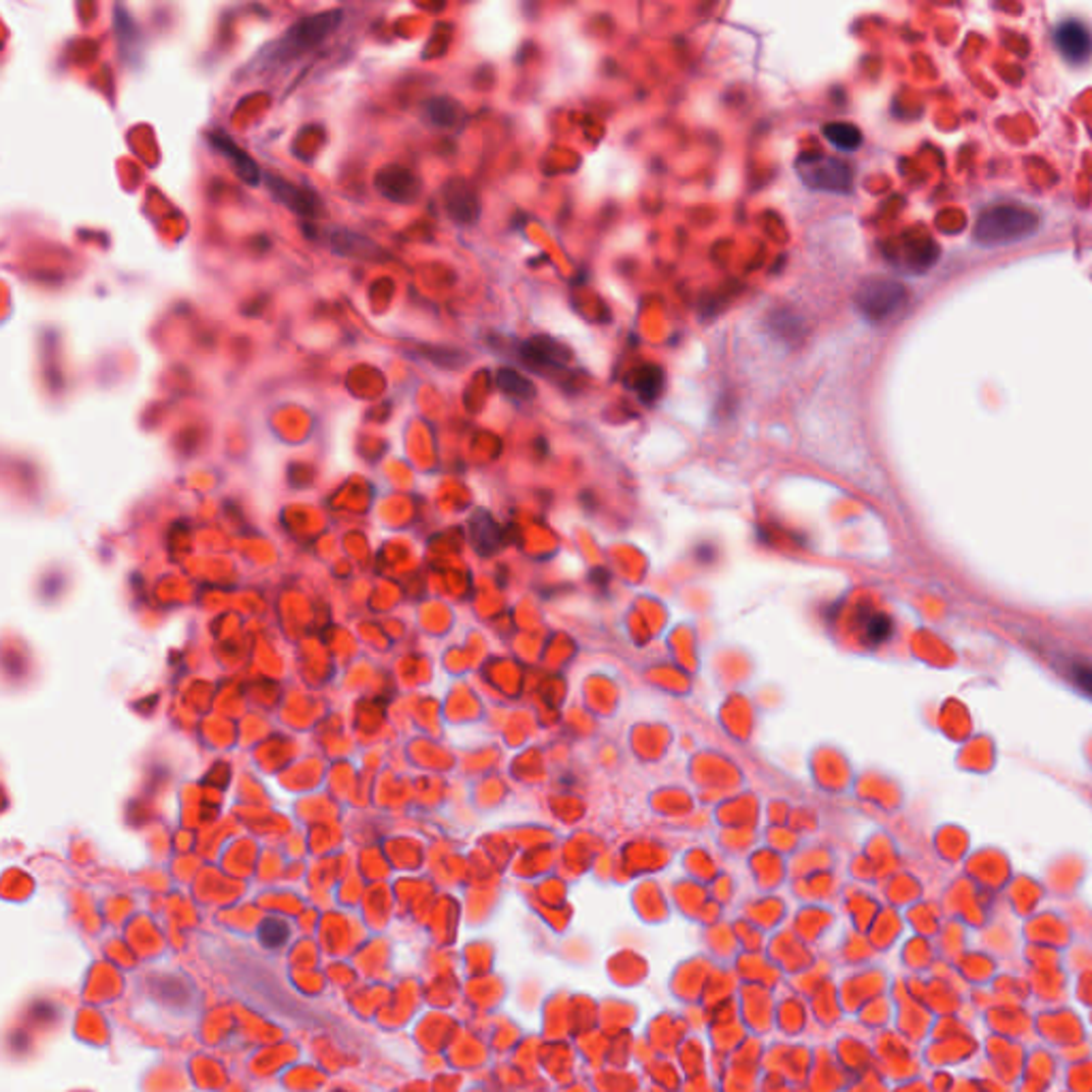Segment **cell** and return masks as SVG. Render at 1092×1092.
<instances>
[{"label":"cell","instance_id":"obj_6","mask_svg":"<svg viewBox=\"0 0 1092 1092\" xmlns=\"http://www.w3.org/2000/svg\"><path fill=\"white\" fill-rule=\"evenodd\" d=\"M265 184L271 192V196L276 198L278 203H282L284 207H289L291 212H295L297 216H303V218H318L322 212V203L318 194L312 189H301V186H295L287 180H282L278 176H271L267 173L265 176Z\"/></svg>","mask_w":1092,"mask_h":1092},{"label":"cell","instance_id":"obj_9","mask_svg":"<svg viewBox=\"0 0 1092 1092\" xmlns=\"http://www.w3.org/2000/svg\"><path fill=\"white\" fill-rule=\"evenodd\" d=\"M444 207L459 225H474L480 216V201L474 189L464 180H451L442 189Z\"/></svg>","mask_w":1092,"mask_h":1092},{"label":"cell","instance_id":"obj_15","mask_svg":"<svg viewBox=\"0 0 1092 1092\" xmlns=\"http://www.w3.org/2000/svg\"><path fill=\"white\" fill-rule=\"evenodd\" d=\"M895 636V622L886 613L873 611L864 617V642L871 647H881Z\"/></svg>","mask_w":1092,"mask_h":1092},{"label":"cell","instance_id":"obj_20","mask_svg":"<svg viewBox=\"0 0 1092 1092\" xmlns=\"http://www.w3.org/2000/svg\"><path fill=\"white\" fill-rule=\"evenodd\" d=\"M1069 677L1077 685L1079 691H1084L1086 696L1092 698V664L1090 662H1073L1069 666Z\"/></svg>","mask_w":1092,"mask_h":1092},{"label":"cell","instance_id":"obj_10","mask_svg":"<svg viewBox=\"0 0 1092 1092\" xmlns=\"http://www.w3.org/2000/svg\"><path fill=\"white\" fill-rule=\"evenodd\" d=\"M469 542L482 557H491L504 549L506 529L487 511H476L467 520Z\"/></svg>","mask_w":1092,"mask_h":1092},{"label":"cell","instance_id":"obj_18","mask_svg":"<svg viewBox=\"0 0 1092 1092\" xmlns=\"http://www.w3.org/2000/svg\"><path fill=\"white\" fill-rule=\"evenodd\" d=\"M425 109L427 120L440 129H451L462 118V107L451 101V98H431Z\"/></svg>","mask_w":1092,"mask_h":1092},{"label":"cell","instance_id":"obj_13","mask_svg":"<svg viewBox=\"0 0 1092 1092\" xmlns=\"http://www.w3.org/2000/svg\"><path fill=\"white\" fill-rule=\"evenodd\" d=\"M629 387L638 393V397L642 402L651 404L653 400H657L662 393L664 387V371L655 365H644L636 371H631L629 376Z\"/></svg>","mask_w":1092,"mask_h":1092},{"label":"cell","instance_id":"obj_12","mask_svg":"<svg viewBox=\"0 0 1092 1092\" xmlns=\"http://www.w3.org/2000/svg\"><path fill=\"white\" fill-rule=\"evenodd\" d=\"M207 141H209V145L214 147L216 152L225 154V156L231 160V165H233L235 173H238V176H240L246 184L256 186V184L260 182V169H258V165L254 163V160H252L250 156H247V154L242 150V147H240L238 143H235V141L231 139V136H229L225 131H212V133H207Z\"/></svg>","mask_w":1092,"mask_h":1092},{"label":"cell","instance_id":"obj_7","mask_svg":"<svg viewBox=\"0 0 1092 1092\" xmlns=\"http://www.w3.org/2000/svg\"><path fill=\"white\" fill-rule=\"evenodd\" d=\"M1054 43H1057L1059 54L1069 65H1086L1092 58V30L1079 20L1061 22L1057 30H1054Z\"/></svg>","mask_w":1092,"mask_h":1092},{"label":"cell","instance_id":"obj_3","mask_svg":"<svg viewBox=\"0 0 1092 1092\" xmlns=\"http://www.w3.org/2000/svg\"><path fill=\"white\" fill-rule=\"evenodd\" d=\"M800 180L813 191L846 194L853 186V171L843 158L826 154H804L798 158Z\"/></svg>","mask_w":1092,"mask_h":1092},{"label":"cell","instance_id":"obj_16","mask_svg":"<svg viewBox=\"0 0 1092 1092\" xmlns=\"http://www.w3.org/2000/svg\"><path fill=\"white\" fill-rule=\"evenodd\" d=\"M826 139L841 152H855L862 145V133L849 122H833L824 129Z\"/></svg>","mask_w":1092,"mask_h":1092},{"label":"cell","instance_id":"obj_5","mask_svg":"<svg viewBox=\"0 0 1092 1092\" xmlns=\"http://www.w3.org/2000/svg\"><path fill=\"white\" fill-rule=\"evenodd\" d=\"M937 258H939V247L933 242V238H928L926 233H917V231L907 233L904 238H901L899 244L895 246V250L890 254L892 263L911 273L928 271L937 263Z\"/></svg>","mask_w":1092,"mask_h":1092},{"label":"cell","instance_id":"obj_8","mask_svg":"<svg viewBox=\"0 0 1092 1092\" xmlns=\"http://www.w3.org/2000/svg\"><path fill=\"white\" fill-rule=\"evenodd\" d=\"M376 189L382 196H387L389 201L393 203H412L416 201V196L420 192V182L414 176L412 171L400 167V165H391V167H384L376 173L374 178Z\"/></svg>","mask_w":1092,"mask_h":1092},{"label":"cell","instance_id":"obj_11","mask_svg":"<svg viewBox=\"0 0 1092 1092\" xmlns=\"http://www.w3.org/2000/svg\"><path fill=\"white\" fill-rule=\"evenodd\" d=\"M520 355L523 361L533 369H546V367H564L573 358L562 342H555L551 338H531L520 346Z\"/></svg>","mask_w":1092,"mask_h":1092},{"label":"cell","instance_id":"obj_2","mask_svg":"<svg viewBox=\"0 0 1092 1092\" xmlns=\"http://www.w3.org/2000/svg\"><path fill=\"white\" fill-rule=\"evenodd\" d=\"M342 22H344L342 9H329V11H320V14L314 16L301 18L300 22H295L287 32H284L280 41L271 45V52L265 54L267 62L269 65H276V62H289L297 56L312 52L314 47L325 43V39L331 32L338 30Z\"/></svg>","mask_w":1092,"mask_h":1092},{"label":"cell","instance_id":"obj_14","mask_svg":"<svg viewBox=\"0 0 1092 1092\" xmlns=\"http://www.w3.org/2000/svg\"><path fill=\"white\" fill-rule=\"evenodd\" d=\"M256 939L265 950H280L291 939V924L282 917H265L256 928Z\"/></svg>","mask_w":1092,"mask_h":1092},{"label":"cell","instance_id":"obj_19","mask_svg":"<svg viewBox=\"0 0 1092 1092\" xmlns=\"http://www.w3.org/2000/svg\"><path fill=\"white\" fill-rule=\"evenodd\" d=\"M331 240V247L335 252L346 254V256H356L361 254V258H365V254H371L369 250H363L365 247H371V244L365 238H358V235H353L349 231H335Z\"/></svg>","mask_w":1092,"mask_h":1092},{"label":"cell","instance_id":"obj_1","mask_svg":"<svg viewBox=\"0 0 1092 1092\" xmlns=\"http://www.w3.org/2000/svg\"><path fill=\"white\" fill-rule=\"evenodd\" d=\"M1039 216L1020 205H995L977 218L975 242L986 247L1017 244L1039 231Z\"/></svg>","mask_w":1092,"mask_h":1092},{"label":"cell","instance_id":"obj_4","mask_svg":"<svg viewBox=\"0 0 1092 1092\" xmlns=\"http://www.w3.org/2000/svg\"><path fill=\"white\" fill-rule=\"evenodd\" d=\"M904 303H907V291L902 284L888 278L866 280L855 295V305H858L862 316L873 322H884L897 316Z\"/></svg>","mask_w":1092,"mask_h":1092},{"label":"cell","instance_id":"obj_17","mask_svg":"<svg viewBox=\"0 0 1092 1092\" xmlns=\"http://www.w3.org/2000/svg\"><path fill=\"white\" fill-rule=\"evenodd\" d=\"M498 384L506 395L517 397L520 402H529L536 397V387H533V382L525 376H520L515 369H500Z\"/></svg>","mask_w":1092,"mask_h":1092}]
</instances>
